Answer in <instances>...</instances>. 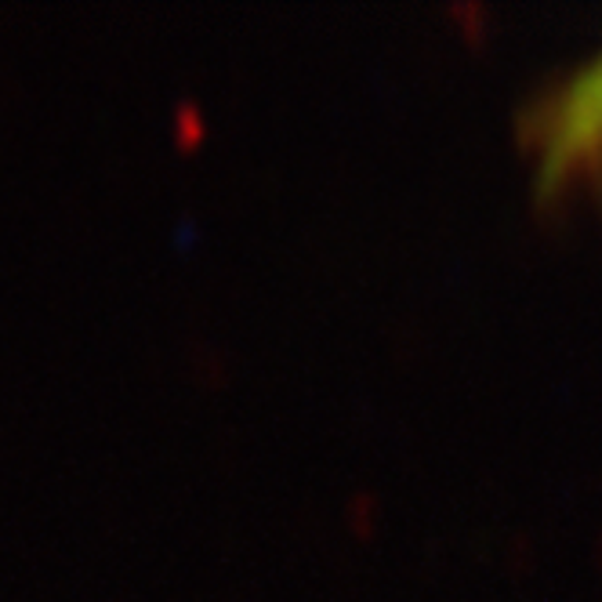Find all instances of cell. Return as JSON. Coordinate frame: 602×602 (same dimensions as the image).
Wrapping results in <instances>:
<instances>
[{
  "instance_id": "6da1fadb",
  "label": "cell",
  "mask_w": 602,
  "mask_h": 602,
  "mask_svg": "<svg viewBox=\"0 0 602 602\" xmlns=\"http://www.w3.org/2000/svg\"><path fill=\"white\" fill-rule=\"evenodd\" d=\"M516 139L541 204L602 185V51L519 109Z\"/></svg>"
}]
</instances>
